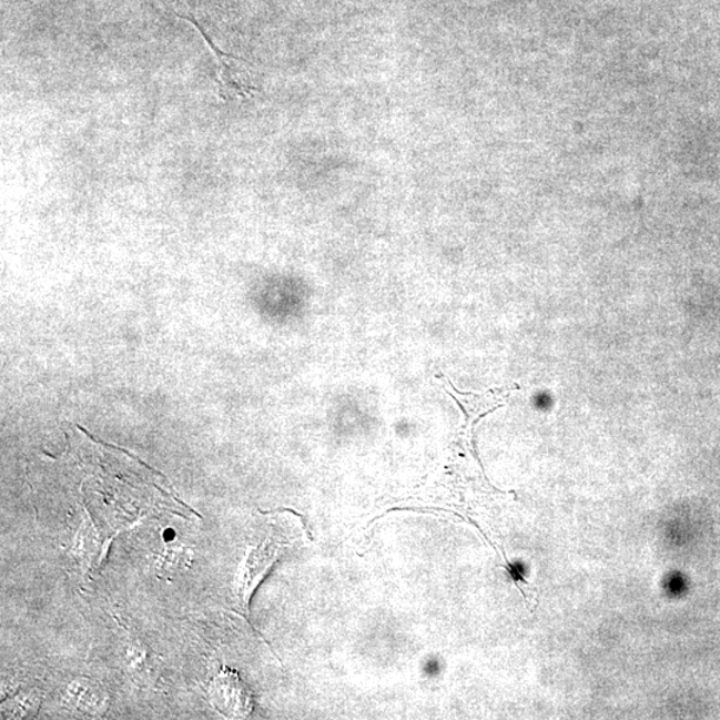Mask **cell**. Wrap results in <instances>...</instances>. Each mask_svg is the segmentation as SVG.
Wrapping results in <instances>:
<instances>
[{"mask_svg":"<svg viewBox=\"0 0 720 720\" xmlns=\"http://www.w3.org/2000/svg\"><path fill=\"white\" fill-rule=\"evenodd\" d=\"M283 548L284 541L275 537H270L262 544L250 548L241 572L237 575L235 587L237 602L244 611H247L251 596L262 582L264 575L280 558Z\"/></svg>","mask_w":720,"mask_h":720,"instance_id":"6da1fadb","label":"cell"},{"mask_svg":"<svg viewBox=\"0 0 720 720\" xmlns=\"http://www.w3.org/2000/svg\"><path fill=\"white\" fill-rule=\"evenodd\" d=\"M210 700L217 711L230 718H246L254 709L247 687L230 669H223L211 683Z\"/></svg>","mask_w":720,"mask_h":720,"instance_id":"7a4b0ae2","label":"cell"},{"mask_svg":"<svg viewBox=\"0 0 720 720\" xmlns=\"http://www.w3.org/2000/svg\"><path fill=\"white\" fill-rule=\"evenodd\" d=\"M184 21H189L195 26V29L201 32L204 42L210 45L211 51L216 58L217 62V84H220V95L223 99H230L233 97H244L251 94V91H255L253 84H250L244 74V71L241 69L242 61L240 58L226 54L221 49H217L211 38L207 36V32L204 31L202 24L196 21L195 18L190 16L176 14Z\"/></svg>","mask_w":720,"mask_h":720,"instance_id":"3957f363","label":"cell"},{"mask_svg":"<svg viewBox=\"0 0 720 720\" xmlns=\"http://www.w3.org/2000/svg\"><path fill=\"white\" fill-rule=\"evenodd\" d=\"M102 690L89 683L75 682L72 683L69 690V696L77 703L79 709L83 711L101 710L103 703Z\"/></svg>","mask_w":720,"mask_h":720,"instance_id":"277c9868","label":"cell"},{"mask_svg":"<svg viewBox=\"0 0 720 720\" xmlns=\"http://www.w3.org/2000/svg\"><path fill=\"white\" fill-rule=\"evenodd\" d=\"M191 554L186 547H168L158 560V571L161 575L174 574L190 565Z\"/></svg>","mask_w":720,"mask_h":720,"instance_id":"5b68a950","label":"cell"}]
</instances>
